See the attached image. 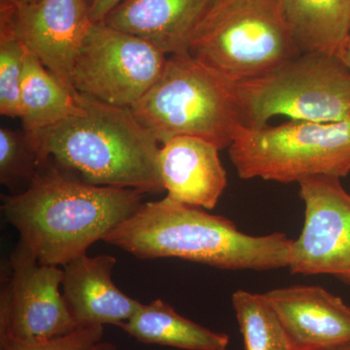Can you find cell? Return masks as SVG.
<instances>
[{
	"instance_id": "obj_1",
	"label": "cell",
	"mask_w": 350,
	"mask_h": 350,
	"mask_svg": "<svg viewBox=\"0 0 350 350\" xmlns=\"http://www.w3.org/2000/svg\"><path fill=\"white\" fill-rule=\"evenodd\" d=\"M144 196L86 183L46 162L27 188L2 197L1 211L39 262L64 267L133 215Z\"/></svg>"
},
{
	"instance_id": "obj_2",
	"label": "cell",
	"mask_w": 350,
	"mask_h": 350,
	"mask_svg": "<svg viewBox=\"0 0 350 350\" xmlns=\"http://www.w3.org/2000/svg\"><path fill=\"white\" fill-rule=\"evenodd\" d=\"M82 110L56 125L27 133L41 163L52 162L86 183L165 190L158 169L161 144L131 108L107 105L77 93Z\"/></svg>"
},
{
	"instance_id": "obj_3",
	"label": "cell",
	"mask_w": 350,
	"mask_h": 350,
	"mask_svg": "<svg viewBox=\"0 0 350 350\" xmlns=\"http://www.w3.org/2000/svg\"><path fill=\"white\" fill-rule=\"evenodd\" d=\"M103 241L139 259L178 258L232 271L285 268L293 243L282 232L251 236L230 219L167 196L142 202Z\"/></svg>"
},
{
	"instance_id": "obj_4",
	"label": "cell",
	"mask_w": 350,
	"mask_h": 350,
	"mask_svg": "<svg viewBox=\"0 0 350 350\" xmlns=\"http://www.w3.org/2000/svg\"><path fill=\"white\" fill-rule=\"evenodd\" d=\"M131 109L161 145L189 135L222 150L244 126L234 83L189 54L167 57L158 81Z\"/></svg>"
},
{
	"instance_id": "obj_5",
	"label": "cell",
	"mask_w": 350,
	"mask_h": 350,
	"mask_svg": "<svg viewBox=\"0 0 350 350\" xmlns=\"http://www.w3.org/2000/svg\"><path fill=\"white\" fill-rule=\"evenodd\" d=\"M188 53L234 83L267 75L300 55L278 0H211Z\"/></svg>"
},
{
	"instance_id": "obj_6",
	"label": "cell",
	"mask_w": 350,
	"mask_h": 350,
	"mask_svg": "<svg viewBox=\"0 0 350 350\" xmlns=\"http://www.w3.org/2000/svg\"><path fill=\"white\" fill-rule=\"evenodd\" d=\"M241 178L292 183L314 176L350 174V119L330 123L296 121L239 129L229 147Z\"/></svg>"
},
{
	"instance_id": "obj_7",
	"label": "cell",
	"mask_w": 350,
	"mask_h": 350,
	"mask_svg": "<svg viewBox=\"0 0 350 350\" xmlns=\"http://www.w3.org/2000/svg\"><path fill=\"white\" fill-rule=\"evenodd\" d=\"M234 87L250 128L268 125L275 116L320 123L350 119V70L340 57L300 54Z\"/></svg>"
},
{
	"instance_id": "obj_8",
	"label": "cell",
	"mask_w": 350,
	"mask_h": 350,
	"mask_svg": "<svg viewBox=\"0 0 350 350\" xmlns=\"http://www.w3.org/2000/svg\"><path fill=\"white\" fill-rule=\"evenodd\" d=\"M167 55L133 34L94 23L76 59V93L131 108L162 75Z\"/></svg>"
},
{
	"instance_id": "obj_9",
	"label": "cell",
	"mask_w": 350,
	"mask_h": 350,
	"mask_svg": "<svg viewBox=\"0 0 350 350\" xmlns=\"http://www.w3.org/2000/svg\"><path fill=\"white\" fill-rule=\"evenodd\" d=\"M7 273L0 295V338L38 342L79 329L59 292L63 269L39 262L20 239Z\"/></svg>"
},
{
	"instance_id": "obj_10",
	"label": "cell",
	"mask_w": 350,
	"mask_h": 350,
	"mask_svg": "<svg viewBox=\"0 0 350 350\" xmlns=\"http://www.w3.org/2000/svg\"><path fill=\"white\" fill-rule=\"evenodd\" d=\"M305 222L292 243L293 275H327L350 286V194L340 178L314 176L299 182Z\"/></svg>"
},
{
	"instance_id": "obj_11",
	"label": "cell",
	"mask_w": 350,
	"mask_h": 350,
	"mask_svg": "<svg viewBox=\"0 0 350 350\" xmlns=\"http://www.w3.org/2000/svg\"><path fill=\"white\" fill-rule=\"evenodd\" d=\"M11 7L14 29L27 54L76 94L73 68L94 24L87 0H38Z\"/></svg>"
},
{
	"instance_id": "obj_12",
	"label": "cell",
	"mask_w": 350,
	"mask_h": 350,
	"mask_svg": "<svg viewBox=\"0 0 350 350\" xmlns=\"http://www.w3.org/2000/svg\"><path fill=\"white\" fill-rule=\"evenodd\" d=\"M264 295L295 350H325L350 342V306L323 287L294 285Z\"/></svg>"
},
{
	"instance_id": "obj_13",
	"label": "cell",
	"mask_w": 350,
	"mask_h": 350,
	"mask_svg": "<svg viewBox=\"0 0 350 350\" xmlns=\"http://www.w3.org/2000/svg\"><path fill=\"white\" fill-rule=\"evenodd\" d=\"M116 264L111 255L85 254L64 265L63 296L78 328L107 324L119 327L142 305L113 282Z\"/></svg>"
},
{
	"instance_id": "obj_14",
	"label": "cell",
	"mask_w": 350,
	"mask_h": 350,
	"mask_svg": "<svg viewBox=\"0 0 350 350\" xmlns=\"http://www.w3.org/2000/svg\"><path fill=\"white\" fill-rule=\"evenodd\" d=\"M216 145L179 135L161 145L158 169L167 197L211 211L227 188V172Z\"/></svg>"
},
{
	"instance_id": "obj_15",
	"label": "cell",
	"mask_w": 350,
	"mask_h": 350,
	"mask_svg": "<svg viewBox=\"0 0 350 350\" xmlns=\"http://www.w3.org/2000/svg\"><path fill=\"white\" fill-rule=\"evenodd\" d=\"M211 0H125L103 23L170 55L189 54L196 27Z\"/></svg>"
},
{
	"instance_id": "obj_16",
	"label": "cell",
	"mask_w": 350,
	"mask_h": 350,
	"mask_svg": "<svg viewBox=\"0 0 350 350\" xmlns=\"http://www.w3.org/2000/svg\"><path fill=\"white\" fill-rule=\"evenodd\" d=\"M300 54L342 57L350 41V0H278Z\"/></svg>"
},
{
	"instance_id": "obj_17",
	"label": "cell",
	"mask_w": 350,
	"mask_h": 350,
	"mask_svg": "<svg viewBox=\"0 0 350 350\" xmlns=\"http://www.w3.org/2000/svg\"><path fill=\"white\" fill-rule=\"evenodd\" d=\"M119 328L146 345L183 350H228L227 334L214 332L179 314L161 299L142 304Z\"/></svg>"
},
{
	"instance_id": "obj_18",
	"label": "cell",
	"mask_w": 350,
	"mask_h": 350,
	"mask_svg": "<svg viewBox=\"0 0 350 350\" xmlns=\"http://www.w3.org/2000/svg\"><path fill=\"white\" fill-rule=\"evenodd\" d=\"M81 110L77 93L66 89L38 59L27 53L20 92V119L25 131L49 128Z\"/></svg>"
},
{
	"instance_id": "obj_19",
	"label": "cell",
	"mask_w": 350,
	"mask_h": 350,
	"mask_svg": "<svg viewBox=\"0 0 350 350\" xmlns=\"http://www.w3.org/2000/svg\"><path fill=\"white\" fill-rule=\"evenodd\" d=\"M232 308L245 350H295L286 331L264 294L238 290Z\"/></svg>"
},
{
	"instance_id": "obj_20",
	"label": "cell",
	"mask_w": 350,
	"mask_h": 350,
	"mask_svg": "<svg viewBox=\"0 0 350 350\" xmlns=\"http://www.w3.org/2000/svg\"><path fill=\"white\" fill-rule=\"evenodd\" d=\"M27 51L12 21V7L0 4V114L20 118V92Z\"/></svg>"
},
{
	"instance_id": "obj_21",
	"label": "cell",
	"mask_w": 350,
	"mask_h": 350,
	"mask_svg": "<svg viewBox=\"0 0 350 350\" xmlns=\"http://www.w3.org/2000/svg\"><path fill=\"white\" fill-rule=\"evenodd\" d=\"M40 159L27 140L25 133L0 129V182L15 189L20 184L29 186L40 169ZM25 187V188H27Z\"/></svg>"
},
{
	"instance_id": "obj_22",
	"label": "cell",
	"mask_w": 350,
	"mask_h": 350,
	"mask_svg": "<svg viewBox=\"0 0 350 350\" xmlns=\"http://www.w3.org/2000/svg\"><path fill=\"white\" fill-rule=\"evenodd\" d=\"M103 326H91L44 342H27L4 338H0V350H89L103 340Z\"/></svg>"
},
{
	"instance_id": "obj_23",
	"label": "cell",
	"mask_w": 350,
	"mask_h": 350,
	"mask_svg": "<svg viewBox=\"0 0 350 350\" xmlns=\"http://www.w3.org/2000/svg\"><path fill=\"white\" fill-rule=\"evenodd\" d=\"M125 0H94L90 5V16L93 23H101L113 9Z\"/></svg>"
},
{
	"instance_id": "obj_24",
	"label": "cell",
	"mask_w": 350,
	"mask_h": 350,
	"mask_svg": "<svg viewBox=\"0 0 350 350\" xmlns=\"http://www.w3.org/2000/svg\"><path fill=\"white\" fill-rule=\"evenodd\" d=\"M38 0H0V4H8L12 6L27 5V4L33 3Z\"/></svg>"
},
{
	"instance_id": "obj_25",
	"label": "cell",
	"mask_w": 350,
	"mask_h": 350,
	"mask_svg": "<svg viewBox=\"0 0 350 350\" xmlns=\"http://www.w3.org/2000/svg\"><path fill=\"white\" fill-rule=\"evenodd\" d=\"M89 350H117L114 344L110 342H98V344L93 345Z\"/></svg>"
},
{
	"instance_id": "obj_26",
	"label": "cell",
	"mask_w": 350,
	"mask_h": 350,
	"mask_svg": "<svg viewBox=\"0 0 350 350\" xmlns=\"http://www.w3.org/2000/svg\"><path fill=\"white\" fill-rule=\"evenodd\" d=\"M342 59L345 62V64H347V68H349L350 70V41L349 43L347 44V48H345V52L342 53Z\"/></svg>"
},
{
	"instance_id": "obj_27",
	"label": "cell",
	"mask_w": 350,
	"mask_h": 350,
	"mask_svg": "<svg viewBox=\"0 0 350 350\" xmlns=\"http://www.w3.org/2000/svg\"><path fill=\"white\" fill-rule=\"evenodd\" d=\"M325 350H350V342L336 345V347H330V349H327Z\"/></svg>"
},
{
	"instance_id": "obj_28",
	"label": "cell",
	"mask_w": 350,
	"mask_h": 350,
	"mask_svg": "<svg viewBox=\"0 0 350 350\" xmlns=\"http://www.w3.org/2000/svg\"><path fill=\"white\" fill-rule=\"evenodd\" d=\"M94 0H87L88 4H89V6L91 5L92 2H93Z\"/></svg>"
}]
</instances>
